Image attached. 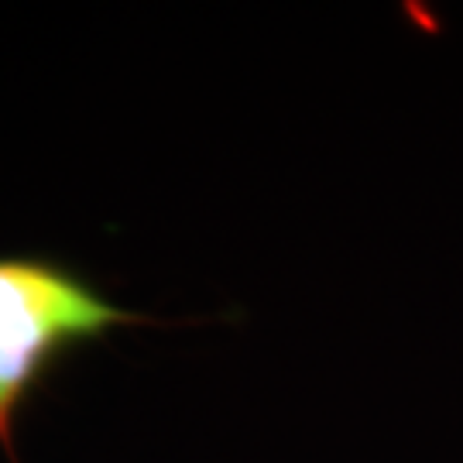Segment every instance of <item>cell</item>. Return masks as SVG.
<instances>
[{
    "label": "cell",
    "mask_w": 463,
    "mask_h": 463,
    "mask_svg": "<svg viewBox=\"0 0 463 463\" xmlns=\"http://www.w3.org/2000/svg\"><path fill=\"white\" fill-rule=\"evenodd\" d=\"M151 316L117 306L97 281L52 254H0V453L17 463V422L72 354Z\"/></svg>",
    "instance_id": "cell-1"
}]
</instances>
